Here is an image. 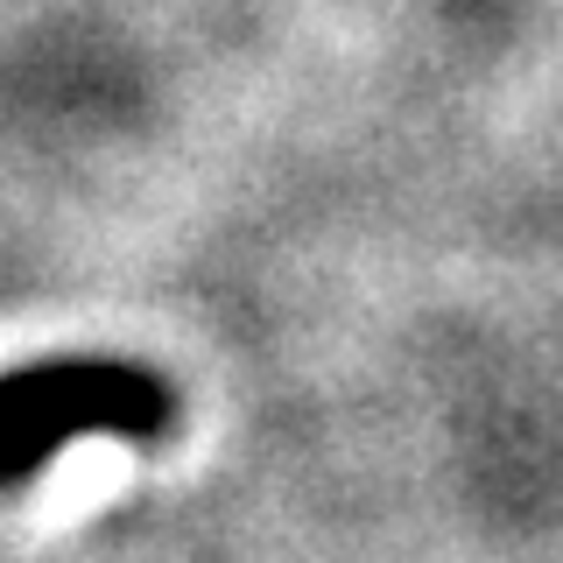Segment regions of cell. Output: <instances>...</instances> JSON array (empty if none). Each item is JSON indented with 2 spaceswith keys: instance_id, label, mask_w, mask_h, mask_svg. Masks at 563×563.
Here are the masks:
<instances>
[{
  "instance_id": "1",
  "label": "cell",
  "mask_w": 563,
  "mask_h": 563,
  "mask_svg": "<svg viewBox=\"0 0 563 563\" xmlns=\"http://www.w3.org/2000/svg\"><path fill=\"white\" fill-rule=\"evenodd\" d=\"M176 422V395L141 366L113 360H49L0 374V486L43 472L78 430L113 437H163Z\"/></svg>"
}]
</instances>
